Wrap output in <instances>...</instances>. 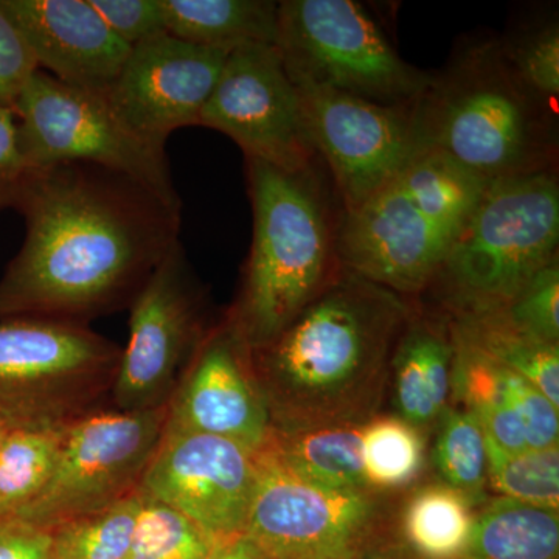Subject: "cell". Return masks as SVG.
Instances as JSON below:
<instances>
[{
    "instance_id": "1",
    "label": "cell",
    "mask_w": 559,
    "mask_h": 559,
    "mask_svg": "<svg viewBox=\"0 0 559 559\" xmlns=\"http://www.w3.org/2000/svg\"><path fill=\"white\" fill-rule=\"evenodd\" d=\"M180 207L98 165L28 170L14 205L25 238L0 277V319L90 325L130 308L179 242Z\"/></svg>"
},
{
    "instance_id": "2",
    "label": "cell",
    "mask_w": 559,
    "mask_h": 559,
    "mask_svg": "<svg viewBox=\"0 0 559 559\" xmlns=\"http://www.w3.org/2000/svg\"><path fill=\"white\" fill-rule=\"evenodd\" d=\"M411 311L400 294L341 266L274 340L250 349L272 426L370 419Z\"/></svg>"
},
{
    "instance_id": "3",
    "label": "cell",
    "mask_w": 559,
    "mask_h": 559,
    "mask_svg": "<svg viewBox=\"0 0 559 559\" xmlns=\"http://www.w3.org/2000/svg\"><path fill=\"white\" fill-rule=\"evenodd\" d=\"M253 231L241 289L227 311L250 349L263 347L341 270L337 227L318 165L286 171L246 159Z\"/></svg>"
},
{
    "instance_id": "4",
    "label": "cell",
    "mask_w": 559,
    "mask_h": 559,
    "mask_svg": "<svg viewBox=\"0 0 559 559\" xmlns=\"http://www.w3.org/2000/svg\"><path fill=\"white\" fill-rule=\"evenodd\" d=\"M419 150L487 180L555 170L544 102L521 83L500 43L471 47L414 103Z\"/></svg>"
},
{
    "instance_id": "5",
    "label": "cell",
    "mask_w": 559,
    "mask_h": 559,
    "mask_svg": "<svg viewBox=\"0 0 559 559\" xmlns=\"http://www.w3.org/2000/svg\"><path fill=\"white\" fill-rule=\"evenodd\" d=\"M489 180L423 150L369 200L341 212L342 266L400 296L429 288Z\"/></svg>"
},
{
    "instance_id": "6",
    "label": "cell",
    "mask_w": 559,
    "mask_h": 559,
    "mask_svg": "<svg viewBox=\"0 0 559 559\" xmlns=\"http://www.w3.org/2000/svg\"><path fill=\"white\" fill-rule=\"evenodd\" d=\"M558 245L557 171L492 179L432 285L448 314L495 310L558 259Z\"/></svg>"
},
{
    "instance_id": "7",
    "label": "cell",
    "mask_w": 559,
    "mask_h": 559,
    "mask_svg": "<svg viewBox=\"0 0 559 559\" xmlns=\"http://www.w3.org/2000/svg\"><path fill=\"white\" fill-rule=\"evenodd\" d=\"M121 349L84 323L0 319V423L61 428L102 409Z\"/></svg>"
},
{
    "instance_id": "8",
    "label": "cell",
    "mask_w": 559,
    "mask_h": 559,
    "mask_svg": "<svg viewBox=\"0 0 559 559\" xmlns=\"http://www.w3.org/2000/svg\"><path fill=\"white\" fill-rule=\"evenodd\" d=\"M275 47L296 86L330 87L378 105H414L433 80L404 61L353 0L278 2Z\"/></svg>"
},
{
    "instance_id": "9",
    "label": "cell",
    "mask_w": 559,
    "mask_h": 559,
    "mask_svg": "<svg viewBox=\"0 0 559 559\" xmlns=\"http://www.w3.org/2000/svg\"><path fill=\"white\" fill-rule=\"evenodd\" d=\"M28 170L92 164L139 180L165 201L180 204L167 150L132 132L105 95L79 90L36 70L13 106Z\"/></svg>"
},
{
    "instance_id": "10",
    "label": "cell",
    "mask_w": 559,
    "mask_h": 559,
    "mask_svg": "<svg viewBox=\"0 0 559 559\" xmlns=\"http://www.w3.org/2000/svg\"><path fill=\"white\" fill-rule=\"evenodd\" d=\"M168 404L139 412L102 407L66 425L49 481L17 518L51 530L135 495L164 436Z\"/></svg>"
},
{
    "instance_id": "11",
    "label": "cell",
    "mask_w": 559,
    "mask_h": 559,
    "mask_svg": "<svg viewBox=\"0 0 559 559\" xmlns=\"http://www.w3.org/2000/svg\"><path fill=\"white\" fill-rule=\"evenodd\" d=\"M385 509L382 492L319 487L263 450L245 533L271 559H353L369 551Z\"/></svg>"
},
{
    "instance_id": "12",
    "label": "cell",
    "mask_w": 559,
    "mask_h": 559,
    "mask_svg": "<svg viewBox=\"0 0 559 559\" xmlns=\"http://www.w3.org/2000/svg\"><path fill=\"white\" fill-rule=\"evenodd\" d=\"M130 341L110 390L114 409L167 406L212 323L200 280L176 242L130 307Z\"/></svg>"
},
{
    "instance_id": "13",
    "label": "cell",
    "mask_w": 559,
    "mask_h": 559,
    "mask_svg": "<svg viewBox=\"0 0 559 559\" xmlns=\"http://www.w3.org/2000/svg\"><path fill=\"white\" fill-rule=\"evenodd\" d=\"M198 127L226 134L246 159L286 171L318 165L299 92L275 44H248L230 51Z\"/></svg>"
},
{
    "instance_id": "14",
    "label": "cell",
    "mask_w": 559,
    "mask_h": 559,
    "mask_svg": "<svg viewBox=\"0 0 559 559\" xmlns=\"http://www.w3.org/2000/svg\"><path fill=\"white\" fill-rule=\"evenodd\" d=\"M296 90L312 148L333 176L342 213L358 209L421 151L414 105H378L311 84Z\"/></svg>"
},
{
    "instance_id": "15",
    "label": "cell",
    "mask_w": 559,
    "mask_h": 559,
    "mask_svg": "<svg viewBox=\"0 0 559 559\" xmlns=\"http://www.w3.org/2000/svg\"><path fill=\"white\" fill-rule=\"evenodd\" d=\"M257 454L235 441L164 430L140 491L189 518L213 539L245 533Z\"/></svg>"
},
{
    "instance_id": "16",
    "label": "cell",
    "mask_w": 559,
    "mask_h": 559,
    "mask_svg": "<svg viewBox=\"0 0 559 559\" xmlns=\"http://www.w3.org/2000/svg\"><path fill=\"white\" fill-rule=\"evenodd\" d=\"M165 430L219 437L252 452L270 443L271 414L253 374L250 347L229 316L212 323L180 374Z\"/></svg>"
},
{
    "instance_id": "17",
    "label": "cell",
    "mask_w": 559,
    "mask_h": 559,
    "mask_svg": "<svg viewBox=\"0 0 559 559\" xmlns=\"http://www.w3.org/2000/svg\"><path fill=\"white\" fill-rule=\"evenodd\" d=\"M227 57L160 33L132 47L105 98L132 132L165 148L173 132L198 127Z\"/></svg>"
},
{
    "instance_id": "18",
    "label": "cell",
    "mask_w": 559,
    "mask_h": 559,
    "mask_svg": "<svg viewBox=\"0 0 559 559\" xmlns=\"http://www.w3.org/2000/svg\"><path fill=\"white\" fill-rule=\"evenodd\" d=\"M0 7L38 69L68 86L105 95L130 55L91 0H0Z\"/></svg>"
},
{
    "instance_id": "19",
    "label": "cell",
    "mask_w": 559,
    "mask_h": 559,
    "mask_svg": "<svg viewBox=\"0 0 559 559\" xmlns=\"http://www.w3.org/2000/svg\"><path fill=\"white\" fill-rule=\"evenodd\" d=\"M455 340L448 314L411 311L401 330L390 371L399 417L421 430L437 426L450 406Z\"/></svg>"
},
{
    "instance_id": "20",
    "label": "cell",
    "mask_w": 559,
    "mask_h": 559,
    "mask_svg": "<svg viewBox=\"0 0 559 559\" xmlns=\"http://www.w3.org/2000/svg\"><path fill=\"white\" fill-rule=\"evenodd\" d=\"M364 423L272 426L270 451L301 480L337 491L370 489L364 474Z\"/></svg>"
},
{
    "instance_id": "21",
    "label": "cell",
    "mask_w": 559,
    "mask_h": 559,
    "mask_svg": "<svg viewBox=\"0 0 559 559\" xmlns=\"http://www.w3.org/2000/svg\"><path fill=\"white\" fill-rule=\"evenodd\" d=\"M165 32L175 38L230 53L248 44H275L274 0H160Z\"/></svg>"
},
{
    "instance_id": "22",
    "label": "cell",
    "mask_w": 559,
    "mask_h": 559,
    "mask_svg": "<svg viewBox=\"0 0 559 559\" xmlns=\"http://www.w3.org/2000/svg\"><path fill=\"white\" fill-rule=\"evenodd\" d=\"M558 554L559 510L499 496L476 511L460 559H558Z\"/></svg>"
},
{
    "instance_id": "23",
    "label": "cell",
    "mask_w": 559,
    "mask_h": 559,
    "mask_svg": "<svg viewBox=\"0 0 559 559\" xmlns=\"http://www.w3.org/2000/svg\"><path fill=\"white\" fill-rule=\"evenodd\" d=\"M448 318L457 340L532 382L559 409V344L533 340L496 310L452 312Z\"/></svg>"
},
{
    "instance_id": "24",
    "label": "cell",
    "mask_w": 559,
    "mask_h": 559,
    "mask_svg": "<svg viewBox=\"0 0 559 559\" xmlns=\"http://www.w3.org/2000/svg\"><path fill=\"white\" fill-rule=\"evenodd\" d=\"M476 506L444 484L412 492L401 510L400 532L415 559H460L468 547Z\"/></svg>"
},
{
    "instance_id": "25",
    "label": "cell",
    "mask_w": 559,
    "mask_h": 559,
    "mask_svg": "<svg viewBox=\"0 0 559 559\" xmlns=\"http://www.w3.org/2000/svg\"><path fill=\"white\" fill-rule=\"evenodd\" d=\"M62 429H9L0 451V514L17 516L46 487L57 465Z\"/></svg>"
},
{
    "instance_id": "26",
    "label": "cell",
    "mask_w": 559,
    "mask_h": 559,
    "mask_svg": "<svg viewBox=\"0 0 559 559\" xmlns=\"http://www.w3.org/2000/svg\"><path fill=\"white\" fill-rule=\"evenodd\" d=\"M360 441L364 474L373 491L384 495L409 487L425 468V437L399 415L367 419Z\"/></svg>"
},
{
    "instance_id": "27",
    "label": "cell",
    "mask_w": 559,
    "mask_h": 559,
    "mask_svg": "<svg viewBox=\"0 0 559 559\" xmlns=\"http://www.w3.org/2000/svg\"><path fill=\"white\" fill-rule=\"evenodd\" d=\"M140 509V489L106 509L49 530L51 559H127Z\"/></svg>"
},
{
    "instance_id": "28",
    "label": "cell",
    "mask_w": 559,
    "mask_h": 559,
    "mask_svg": "<svg viewBox=\"0 0 559 559\" xmlns=\"http://www.w3.org/2000/svg\"><path fill=\"white\" fill-rule=\"evenodd\" d=\"M437 426L433 463L441 484L481 506L488 480L487 443L480 423L471 412L448 406Z\"/></svg>"
},
{
    "instance_id": "29",
    "label": "cell",
    "mask_w": 559,
    "mask_h": 559,
    "mask_svg": "<svg viewBox=\"0 0 559 559\" xmlns=\"http://www.w3.org/2000/svg\"><path fill=\"white\" fill-rule=\"evenodd\" d=\"M487 480L500 498L559 510V447L509 452L485 433Z\"/></svg>"
},
{
    "instance_id": "30",
    "label": "cell",
    "mask_w": 559,
    "mask_h": 559,
    "mask_svg": "<svg viewBox=\"0 0 559 559\" xmlns=\"http://www.w3.org/2000/svg\"><path fill=\"white\" fill-rule=\"evenodd\" d=\"M218 540L167 503L140 491L127 559H204Z\"/></svg>"
},
{
    "instance_id": "31",
    "label": "cell",
    "mask_w": 559,
    "mask_h": 559,
    "mask_svg": "<svg viewBox=\"0 0 559 559\" xmlns=\"http://www.w3.org/2000/svg\"><path fill=\"white\" fill-rule=\"evenodd\" d=\"M495 310L533 340L559 344V260L547 264L509 304Z\"/></svg>"
},
{
    "instance_id": "32",
    "label": "cell",
    "mask_w": 559,
    "mask_h": 559,
    "mask_svg": "<svg viewBox=\"0 0 559 559\" xmlns=\"http://www.w3.org/2000/svg\"><path fill=\"white\" fill-rule=\"evenodd\" d=\"M521 83L540 100L559 94V28L557 22L524 36L518 46H503Z\"/></svg>"
},
{
    "instance_id": "33",
    "label": "cell",
    "mask_w": 559,
    "mask_h": 559,
    "mask_svg": "<svg viewBox=\"0 0 559 559\" xmlns=\"http://www.w3.org/2000/svg\"><path fill=\"white\" fill-rule=\"evenodd\" d=\"M507 390L528 450L559 447V409L536 385L509 370Z\"/></svg>"
},
{
    "instance_id": "34",
    "label": "cell",
    "mask_w": 559,
    "mask_h": 559,
    "mask_svg": "<svg viewBox=\"0 0 559 559\" xmlns=\"http://www.w3.org/2000/svg\"><path fill=\"white\" fill-rule=\"evenodd\" d=\"M110 31L128 47L165 32L160 0H91Z\"/></svg>"
},
{
    "instance_id": "35",
    "label": "cell",
    "mask_w": 559,
    "mask_h": 559,
    "mask_svg": "<svg viewBox=\"0 0 559 559\" xmlns=\"http://www.w3.org/2000/svg\"><path fill=\"white\" fill-rule=\"evenodd\" d=\"M36 70L27 43L0 7V108L13 109Z\"/></svg>"
},
{
    "instance_id": "36",
    "label": "cell",
    "mask_w": 559,
    "mask_h": 559,
    "mask_svg": "<svg viewBox=\"0 0 559 559\" xmlns=\"http://www.w3.org/2000/svg\"><path fill=\"white\" fill-rule=\"evenodd\" d=\"M27 171L14 110L0 108V212L14 209Z\"/></svg>"
},
{
    "instance_id": "37",
    "label": "cell",
    "mask_w": 559,
    "mask_h": 559,
    "mask_svg": "<svg viewBox=\"0 0 559 559\" xmlns=\"http://www.w3.org/2000/svg\"><path fill=\"white\" fill-rule=\"evenodd\" d=\"M0 559H51L49 530L0 514Z\"/></svg>"
},
{
    "instance_id": "38",
    "label": "cell",
    "mask_w": 559,
    "mask_h": 559,
    "mask_svg": "<svg viewBox=\"0 0 559 559\" xmlns=\"http://www.w3.org/2000/svg\"><path fill=\"white\" fill-rule=\"evenodd\" d=\"M204 559H271L246 533L221 540Z\"/></svg>"
},
{
    "instance_id": "39",
    "label": "cell",
    "mask_w": 559,
    "mask_h": 559,
    "mask_svg": "<svg viewBox=\"0 0 559 559\" xmlns=\"http://www.w3.org/2000/svg\"><path fill=\"white\" fill-rule=\"evenodd\" d=\"M353 559H412L404 554V550L388 549V550H369L366 554Z\"/></svg>"
},
{
    "instance_id": "40",
    "label": "cell",
    "mask_w": 559,
    "mask_h": 559,
    "mask_svg": "<svg viewBox=\"0 0 559 559\" xmlns=\"http://www.w3.org/2000/svg\"><path fill=\"white\" fill-rule=\"evenodd\" d=\"M7 433H9V428L0 423V451H2L3 441H5Z\"/></svg>"
}]
</instances>
